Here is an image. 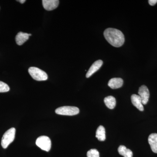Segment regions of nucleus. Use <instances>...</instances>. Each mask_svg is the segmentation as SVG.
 Wrapping results in <instances>:
<instances>
[{
    "instance_id": "obj_7",
    "label": "nucleus",
    "mask_w": 157,
    "mask_h": 157,
    "mask_svg": "<svg viewBox=\"0 0 157 157\" xmlns=\"http://www.w3.org/2000/svg\"><path fill=\"white\" fill-rule=\"evenodd\" d=\"M58 0H43L42 1V5L45 10L47 11H52L56 9L59 6Z\"/></svg>"
},
{
    "instance_id": "obj_13",
    "label": "nucleus",
    "mask_w": 157,
    "mask_h": 157,
    "mask_svg": "<svg viewBox=\"0 0 157 157\" xmlns=\"http://www.w3.org/2000/svg\"><path fill=\"white\" fill-rule=\"evenodd\" d=\"M104 102L106 106L110 109H113L116 104L115 98L111 96H108L104 98Z\"/></svg>"
},
{
    "instance_id": "obj_9",
    "label": "nucleus",
    "mask_w": 157,
    "mask_h": 157,
    "mask_svg": "<svg viewBox=\"0 0 157 157\" xmlns=\"http://www.w3.org/2000/svg\"><path fill=\"white\" fill-rule=\"evenodd\" d=\"M123 80L121 78H111L108 82V85L112 89H116L121 87L123 84Z\"/></svg>"
},
{
    "instance_id": "obj_16",
    "label": "nucleus",
    "mask_w": 157,
    "mask_h": 157,
    "mask_svg": "<svg viewBox=\"0 0 157 157\" xmlns=\"http://www.w3.org/2000/svg\"><path fill=\"white\" fill-rule=\"evenodd\" d=\"M87 157H100L99 151L96 149H92L87 152Z\"/></svg>"
},
{
    "instance_id": "obj_10",
    "label": "nucleus",
    "mask_w": 157,
    "mask_h": 157,
    "mask_svg": "<svg viewBox=\"0 0 157 157\" xmlns=\"http://www.w3.org/2000/svg\"><path fill=\"white\" fill-rule=\"evenodd\" d=\"M32 36L31 34L19 32L17 33L15 37V41L17 45H23L29 39L30 36Z\"/></svg>"
},
{
    "instance_id": "obj_12",
    "label": "nucleus",
    "mask_w": 157,
    "mask_h": 157,
    "mask_svg": "<svg viewBox=\"0 0 157 157\" xmlns=\"http://www.w3.org/2000/svg\"><path fill=\"white\" fill-rule=\"evenodd\" d=\"M148 141L152 151L157 153V134H151L149 136Z\"/></svg>"
},
{
    "instance_id": "obj_6",
    "label": "nucleus",
    "mask_w": 157,
    "mask_h": 157,
    "mask_svg": "<svg viewBox=\"0 0 157 157\" xmlns=\"http://www.w3.org/2000/svg\"><path fill=\"white\" fill-rule=\"evenodd\" d=\"M138 94L141 98L142 104L145 105L148 102L150 97V93L148 89L146 86L142 85L138 90Z\"/></svg>"
},
{
    "instance_id": "obj_2",
    "label": "nucleus",
    "mask_w": 157,
    "mask_h": 157,
    "mask_svg": "<svg viewBox=\"0 0 157 157\" xmlns=\"http://www.w3.org/2000/svg\"><path fill=\"white\" fill-rule=\"evenodd\" d=\"M16 130L14 128L8 130L3 135L2 137L1 144L3 148H7L10 144L14 141L15 137Z\"/></svg>"
},
{
    "instance_id": "obj_18",
    "label": "nucleus",
    "mask_w": 157,
    "mask_h": 157,
    "mask_svg": "<svg viewBox=\"0 0 157 157\" xmlns=\"http://www.w3.org/2000/svg\"><path fill=\"white\" fill-rule=\"evenodd\" d=\"M148 3L151 6H154L157 3V0H149Z\"/></svg>"
},
{
    "instance_id": "obj_4",
    "label": "nucleus",
    "mask_w": 157,
    "mask_h": 157,
    "mask_svg": "<svg viewBox=\"0 0 157 157\" xmlns=\"http://www.w3.org/2000/svg\"><path fill=\"white\" fill-rule=\"evenodd\" d=\"M55 112L59 115L73 116L78 114L79 110L77 107L63 106L56 109Z\"/></svg>"
},
{
    "instance_id": "obj_19",
    "label": "nucleus",
    "mask_w": 157,
    "mask_h": 157,
    "mask_svg": "<svg viewBox=\"0 0 157 157\" xmlns=\"http://www.w3.org/2000/svg\"><path fill=\"white\" fill-rule=\"evenodd\" d=\"M17 2H19L21 4H23V3L25 2L26 1L25 0H20V1H17Z\"/></svg>"
},
{
    "instance_id": "obj_8",
    "label": "nucleus",
    "mask_w": 157,
    "mask_h": 157,
    "mask_svg": "<svg viewBox=\"0 0 157 157\" xmlns=\"http://www.w3.org/2000/svg\"><path fill=\"white\" fill-rule=\"evenodd\" d=\"M103 63V61L101 60H98L95 62L91 66L88 71H87L86 74V78H89L93 74L98 71L100 69V68L102 67Z\"/></svg>"
},
{
    "instance_id": "obj_15",
    "label": "nucleus",
    "mask_w": 157,
    "mask_h": 157,
    "mask_svg": "<svg viewBox=\"0 0 157 157\" xmlns=\"http://www.w3.org/2000/svg\"><path fill=\"white\" fill-rule=\"evenodd\" d=\"M118 151L120 155L124 157H132L133 152L131 150L128 149L124 145H121L118 148Z\"/></svg>"
},
{
    "instance_id": "obj_1",
    "label": "nucleus",
    "mask_w": 157,
    "mask_h": 157,
    "mask_svg": "<svg viewBox=\"0 0 157 157\" xmlns=\"http://www.w3.org/2000/svg\"><path fill=\"white\" fill-rule=\"evenodd\" d=\"M104 35L107 42L114 47H121L124 42V36L123 33L117 29H106L104 31Z\"/></svg>"
},
{
    "instance_id": "obj_5",
    "label": "nucleus",
    "mask_w": 157,
    "mask_h": 157,
    "mask_svg": "<svg viewBox=\"0 0 157 157\" xmlns=\"http://www.w3.org/2000/svg\"><path fill=\"white\" fill-rule=\"evenodd\" d=\"M36 144L43 150L49 151L51 148V141L50 138L46 136H40L36 140Z\"/></svg>"
},
{
    "instance_id": "obj_14",
    "label": "nucleus",
    "mask_w": 157,
    "mask_h": 157,
    "mask_svg": "<svg viewBox=\"0 0 157 157\" xmlns=\"http://www.w3.org/2000/svg\"><path fill=\"white\" fill-rule=\"evenodd\" d=\"M96 137L98 138V140L101 141H104L106 139L105 129L103 126H100L97 129L96 133Z\"/></svg>"
},
{
    "instance_id": "obj_11",
    "label": "nucleus",
    "mask_w": 157,
    "mask_h": 157,
    "mask_svg": "<svg viewBox=\"0 0 157 157\" xmlns=\"http://www.w3.org/2000/svg\"><path fill=\"white\" fill-rule=\"evenodd\" d=\"M131 101L132 104L135 106L137 109L141 111H143L144 108L143 104L140 96L136 94H133L131 97Z\"/></svg>"
},
{
    "instance_id": "obj_3",
    "label": "nucleus",
    "mask_w": 157,
    "mask_h": 157,
    "mask_svg": "<svg viewBox=\"0 0 157 157\" xmlns=\"http://www.w3.org/2000/svg\"><path fill=\"white\" fill-rule=\"evenodd\" d=\"M29 73L32 78L37 81H45L48 79V75L44 71L35 67L29 69Z\"/></svg>"
},
{
    "instance_id": "obj_17",
    "label": "nucleus",
    "mask_w": 157,
    "mask_h": 157,
    "mask_svg": "<svg viewBox=\"0 0 157 157\" xmlns=\"http://www.w3.org/2000/svg\"><path fill=\"white\" fill-rule=\"evenodd\" d=\"M10 90V88L6 83L0 81V93L7 92Z\"/></svg>"
}]
</instances>
